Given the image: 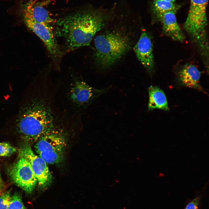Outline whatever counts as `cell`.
I'll list each match as a JSON object with an SVG mask.
<instances>
[{
	"label": "cell",
	"mask_w": 209,
	"mask_h": 209,
	"mask_svg": "<svg viewBox=\"0 0 209 209\" xmlns=\"http://www.w3.org/2000/svg\"><path fill=\"white\" fill-rule=\"evenodd\" d=\"M111 8L100 7L78 11L56 20L54 31L56 40L63 43L60 48L63 55L88 45L95 36L114 16Z\"/></svg>",
	"instance_id": "obj_1"
},
{
	"label": "cell",
	"mask_w": 209,
	"mask_h": 209,
	"mask_svg": "<svg viewBox=\"0 0 209 209\" xmlns=\"http://www.w3.org/2000/svg\"><path fill=\"white\" fill-rule=\"evenodd\" d=\"M52 92L51 86L43 84L38 96L21 109L16 120V129L26 141H36L56 121L57 118L53 109Z\"/></svg>",
	"instance_id": "obj_2"
},
{
	"label": "cell",
	"mask_w": 209,
	"mask_h": 209,
	"mask_svg": "<svg viewBox=\"0 0 209 209\" xmlns=\"http://www.w3.org/2000/svg\"><path fill=\"white\" fill-rule=\"evenodd\" d=\"M111 21L97 34L94 39V61L102 69L109 68L118 62L135 42V32L128 25L116 23L109 26Z\"/></svg>",
	"instance_id": "obj_3"
},
{
	"label": "cell",
	"mask_w": 209,
	"mask_h": 209,
	"mask_svg": "<svg viewBox=\"0 0 209 209\" xmlns=\"http://www.w3.org/2000/svg\"><path fill=\"white\" fill-rule=\"evenodd\" d=\"M63 120L57 118L53 126L36 141L35 148L47 163L55 164L63 160L66 145V133Z\"/></svg>",
	"instance_id": "obj_4"
},
{
	"label": "cell",
	"mask_w": 209,
	"mask_h": 209,
	"mask_svg": "<svg viewBox=\"0 0 209 209\" xmlns=\"http://www.w3.org/2000/svg\"><path fill=\"white\" fill-rule=\"evenodd\" d=\"M208 0H190V6L184 25L185 30L198 45L207 42L206 9Z\"/></svg>",
	"instance_id": "obj_5"
},
{
	"label": "cell",
	"mask_w": 209,
	"mask_h": 209,
	"mask_svg": "<svg viewBox=\"0 0 209 209\" xmlns=\"http://www.w3.org/2000/svg\"><path fill=\"white\" fill-rule=\"evenodd\" d=\"M67 87L66 96L77 111L85 109L100 95L107 92L110 87L99 89L87 84L80 76H75Z\"/></svg>",
	"instance_id": "obj_6"
},
{
	"label": "cell",
	"mask_w": 209,
	"mask_h": 209,
	"mask_svg": "<svg viewBox=\"0 0 209 209\" xmlns=\"http://www.w3.org/2000/svg\"><path fill=\"white\" fill-rule=\"evenodd\" d=\"M26 26L33 31L44 43L49 55L56 64L58 63L63 53L58 44L51 25L37 22L24 18Z\"/></svg>",
	"instance_id": "obj_7"
},
{
	"label": "cell",
	"mask_w": 209,
	"mask_h": 209,
	"mask_svg": "<svg viewBox=\"0 0 209 209\" xmlns=\"http://www.w3.org/2000/svg\"><path fill=\"white\" fill-rule=\"evenodd\" d=\"M9 176L17 185L26 192L30 193L35 189L37 178L28 159L20 156V158L10 167Z\"/></svg>",
	"instance_id": "obj_8"
},
{
	"label": "cell",
	"mask_w": 209,
	"mask_h": 209,
	"mask_svg": "<svg viewBox=\"0 0 209 209\" xmlns=\"http://www.w3.org/2000/svg\"><path fill=\"white\" fill-rule=\"evenodd\" d=\"M19 153L20 156L26 158L29 162L37 178L39 188L42 190L46 189L51 183L52 179L46 163L35 154L28 143L23 144Z\"/></svg>",
	"instance_id": "obj_9"
},
{
	"label": "cell",
	"mask_w": 209,
	"mask_h": 209,
	"mask_svg": "<svg viewBox=\"0 0 209 209\" xmlns=\"http://www.w3.org/2000/svg\"><path fill=\"white\" fill-rule=\"evenodd\" d=\"M153 42L151 33L144 29L142 31L139 39L133 47L138 59L151 76L155 70Z\"/></svg>",
	"instance_id": "obj_10"
},
{
	"label": "cell",
	"mask_w": 209,
	"mask_h": 209,
	"mask_svg": "<svg viewBox=\"0 0 209 209\" xmlns=\"http://www.w3.org/2000/svg\"><path fill=\"white\" fill-rule=\"evenodd\" d=\"M175 12H167L154 14L156 19L162 25L163 33L174 41L183 42L185 36L176 20Z\"/></svg>",
	"instance_id": "obj_11"
},
{
	"label": "cell",
	"mask_w": 209,
	"mask_h": 209,
	"mask_svg": "<svg viewBox=\"0 0 209 209\" xmlns=\"http://www.w3.org/2000/svg\"><path fill=\"white\" fill-rule=\"evenodd\" d=\"M201 72L195 65L187 63L176 72V79L180 86L192 88L206 93L200 84Z\"/></svg>",
	"instance_id": "obj_12"
},
{
	"label": "cell",
	"mask_w": 209,
	"mask_h": 209,
	"mask_svg": "<svg viewBox=\"0 0 209 209\" xmlns=\"http://www.w3.org/2000/svg\"><path fill=\"white\" fill-rule=\"evenodd\" d=\"M24 18L40 23L51 25L55 20L51 17L49 12L40 5L28 3L24 10Z\"/></svg>",
	"instance_id": "obj_13"
},
{
	"label": "cell",
	"mask_w": 209,
	"mask_h": 209,
	"mask_svg": "<svg viewBox=\"0 0 209 209\" xmlns=\"http://www.w3.org/2000/svg\"><path fill=\"white\" fill-rule=\"evenodd\" d=\"M149 101L148 111L159 109L168 111L169 108L165 94L158 86H150L148 88Z\"/></svg>",
	"instance_id": "obj_14"
},
{
	"label": "cell",
	"mask_w": 209,
	"mask_h": 209,
	"mask_svg": "<svg viewBox=\"0 0 209 209\" xmlns=\"http://www.w3.org/2000/svg\"><path fill=\"white\" fill-rule=\"evenodd\" d=\"M180 8L179 5L173 2L164 0H155L152 10L154 14L169 11L176 12Z\"/></svg>",
	"instance_id": "obj_15"
},
{
	"label": "cell",
	"mask_w": 209,
	"mask_h": 209,
	"mask_svg": "<svg viewBox=\"0 0 209 209\" xmlns=\"http://www.w3.org/2000/svg\"><path fill=\"white\" fill-rule=\"evenodd\" d=\"M8 209H27L24 204L20 196L15 193L11 197Z\"/></svg>",
	"instance_id": "obj_16"
},
{
	"label": "cell",
	"mask_w": 209,
	"mask_h": 209,
	"mask_svg": "<svg viewBox=\"0 0 209 209\" xmlns=\"http://www.w3.org/2000/svg\"><path fill=\"white\" fill-rule=\"evenodd\" d=\"M16 151V148L8 143H0V156H9Z\"/></svg>",
	"instance_id": "obj_17"
},
{
	"label": "cell",
	"mask_w": 209,
	"mask_h": 209,
	"mask_svg": "<svg viewBox=\"0 0 209 209\" xmlns=\"http://www.w3.org/2000/svg\"><path fill=\"white\" fill-rule=\"evenodd\" d=\"M202 199V195L199 194L187 203L184 209H200Z\"/></svg>",
	"instance_id": "obj_18"
},
{
	"label": "cell",
	"mask_w": 209,
	"mask_h": 209,
	"mask_svg": "<svg viewBox=\"0 0 209 209\" xmlns=\"http://www.w3.org/2000/svg\"><path fill=\"white\" fill-rule=\"evenodd\" d=\"M11 197L9 191L0 194V209H8Z\"/></svg>",
	"instance_id": "obj_19"
},
{
	"label": "cell",
	"mask_w": 209,
	"mask_h": 209,
	"mask_svg": "<svg viewBox=\"0 0 209 209\" xmlns=\"http://www.w3.org/2000/svg\"><path fill=\"white\" fill-rule=\"evenodd\" d=\"M4 186L3 182L1 179L0 178V194H1L2 192Z\"/></svg>",
	"instance_id": "obj_20"
},
{
	"label": "cell",
	"mask_w": 209,
	"mask_h": 209,
	"mask_svg": "<svg viewBox=\"0 0 209 209\" xmlns=\"http://www.w3.org/2000/svg\"><path fill=\"white\" fill-rule=\"evenodd\" d=\"M164 0L174 2L176 0Z\"/></svg>",
	"instance_id": "obj_21"
},
{
	"label": "cell",
	"mask_w": 209,
	"mask_h": 209,
	"mask_svg": "<svg viewBox=\"0 0 209 209\" xmlns=\"http://www.w3.org/2000/svg\"><path fill=\"white\" fill-rule=\"evenodd\" d=\"M0 178H1V175H0Z\"/></svg>",
	"instance_id": "obj_22"
},
{
	"label": "cell",
	"mask_w": 209,
	"mask_h": 209,
	"mask_svg": "<svg viewBox=\"0 0 209 209\" xmlns=\"http://www.w3.org/2000/svg\"><path fill=\"white\" fill-rule=\"evenodd\" d=\"M33 0H31V1H32Z\"/></svg>",
	"instance_id": "obj_23"
}]
</instances>
